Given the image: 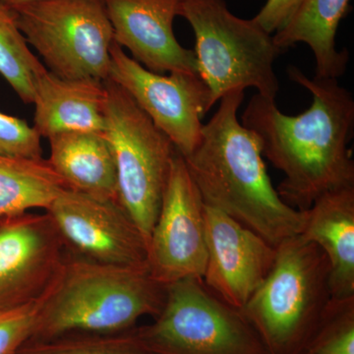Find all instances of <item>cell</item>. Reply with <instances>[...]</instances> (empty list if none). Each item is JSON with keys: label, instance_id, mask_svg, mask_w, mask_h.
<instances>
[{"label": "cell", "instance_id": "obj_1", "mask_svg": "<svg viewBox=\"0 0 354 354\" xmlns=\"http://www.w3.org/2000/svg\"><path fill=\"white\" fill-rule=\"evenodd\" d=\"M288 78L313 97L304 113L286 115L274 100L256 94L241 114L243 127L257 134L263 156L285 174L279 197L305 212L330 191L354 186V160L348 148L354 128V100L337 79L309 78L297 66Z\"/></svg>", "mask_w": 354, "mask_h": 354}, {"label": "cell", "instance_id": "obj_2", "mask_svg": "<svg viewBox=\"0 0 354 354\" xmlns=\"http://www.w3.org/2000/svg\"><path fill=\"white\" fill-rule=\"evenodd\" d=\"M244 91H232L203 125L199 145L184 158L207 206L220 209L277 247L301 234L306 211L291 208L272 186L259 137L237 113Z\"/></svg>", "mask_w": 354, "mask_h": 354}, {"label": "cell", "instance_id": "obj_3", "mask_svg": "<svg viewBox=\"0 0 354 354\" xmlns=\"http://www.w3.org/2000/svg\"><path fill=\"white\" fill-rule=\"evenodd\" d=\"M165 286L147 267L101 264L67 253L41 299L30 341L69 334H116L155 318L164 306Z\"/></svg>", "mask_w": 354, "mask_h": 354}, {"label": "cell", "instance_id": "obj_4", "mask_svg": "<svg viewBox=\"0 0 354 354\" xmlns=\"http://www.w3.org/2000/svg\"><path fill=\"white\" fill-rule=\"evenodd\" d=\"M330 264L301 235L277 246L271 271L241 309L269 354H300L329 305Z\"/></svg>", "mask_w": 354, "mask_h": 354}, {"label": "cell", "instance_id": "obj_5", "mask_svg": "<svg viewBox=\"0 0 354 354\" xmlns=\"http://www.w3.org/2000/svg\"><path fill=\"white\" fill-rule=\"evenodd\" d=\"M179 16L194 32L198 70L212 106L237 88H253L266 99L276 100L279 82L274 64L283 51L272 35L253 19L230 12L225 0H183Z\"/></svg>", "mask_w": 354, "mask_h": 354}, {"label": "cell", "instance_id": "obj_6", "mask_svg": "<svg viewBox=\"0 0 354 354\" xmlns=\"http://www.w3.org/2000/svg\"><path fill=\"white\" fill-rule=\"evenodd\" d=\"M104 85V133L113 149L118 201L148 244L177 150L124 88L109 79Z\"/></svg>", "mask_w": 354, "mask_h": 354}, {"label": "cell", "instance_id": "obj_7", "mask_svg": "<svg viewBox=\"0 0 354 354\" xmlns=\"http://www.w3.org/2000/svg\"><path fill=\"white\" fill-rule=\"evenodd\" d=\"M132 330L153 354H269L241 310L216 297L202 279L165 286L153 322Z\"/></svg>", "mask_w": 354, "mask_h": 354}, {"label": "cell", "instance_id": "obj_8", "mask_svg": "<svg viewBox=\"0 0 354 354\" xmlns=\"http://www.w3.org/2000/svg\"><path fill=\"white\" fill-rule=\"evenodd\" d=\"M11 9L51 73L108 80L114 38L102 0H32Z\"/></svg>", "mask_w": 354, "mask_h": 354}, {"label": "cell", "instance_id": "obj_9", "mask_svg": "<svg viewBox=\"0 0 354 354\" xmlns=\"http://www.w3.org/2000/svg\"><path fill=\"white\" fill-rule=\"evenodd\" d=\"M205 207L185 160L176 151L147 244V269L160 285L203 279L207 263Z\"/></svg>", "mask_w": 354, "mask_h": 354}, {"label": "cell", "instance_id": "obj_10", "mask_svg": "<svg viewBox=\"0 0 354 354\" xmlns=\"http://www.w3.org/2000/svg\"><path fill=\"white\" fill-rule=\"evenodd\" d=\"M109 79L131 95L183 158L194 152L201 140L202 118L213 108L201 77L180 72L167 76L155 73L128 57L114 41Z\"/></svg>", "mask_w": 354, "mask_h": 354}, {"label": "cell", "instance_id": "obj_11", "mask_svg": "<svg viewBox=\"0 0 354 354\" xmlns=\"http://www.w3.org/2000/svg\"><path fill=\"white\" fill-rule=\"evenodd\" d=\"M67 253L101 264L147 267V241L120 202L64 189L46 209Z\"/></svg>", "mask_w": 354, "mask_h": 354}, {"label": "cell", "instance_id": "obj_12", "mask_svg": "<svg viewBox=\"0 0 354 354\" xmlns=\"http://www.w3.org/2000/svg\"><path fill=\"white\" fill-rule=\"evenodd\" d=\"M66 255L46 212L0 218V310L41 300Z\"/></svg>", "mask_w": 354, "mask_h": 354}, {"label": "cell", "instance_id": "obj_13", "mask_svg": "<svg viewBox=\"0 0 354 354\" xmlns=\"http://www.w3.org/2000/svg\"><path fill=\"white\" fill-rule=\"evenodd\" d=\"M207 263L203 283L242 309L271 271L277 247L220 209L205 207Z\"/></svg>", "mask_w": 354, "mask_h": 354}, {"label": "cell", "instance_id": "obj_14", "mask_svg": "<svg viewBox=\"0 0 354 354\" xmlns=\"http://www.w3.org/2000/svg\"><path fill=\"white\" fill-rule=\"evenodd\" d=\"M113 38L133 59L158 74L199 75L194 50L183 48L174 32L183 0H102ZM200 76V75H199Z\"/></svg>", "mask_w": 354, "mask_h": 354}, {"label": "cell", "instance_id": "obj_15", "mask_svg": "<svg viewBox=\"0 0 354 354\" xmlns=\"http://www.w3.org/2000/svg\"><path fill=\"white\" fill-rule=\"evenodd\" d=\"M106 101L102 81L60 78L46 68L35 87L32 127L46 139L72 131L104 132Z\"/></svg>", "mask_w": 354, "mask_h": 354}, {"label": "cell", "instance_id": "obj_16", "mask_svg": "<svg viewBox=\"0 0 354 354\" xmlns=\"http://www.w3.org/2000/svg\"><path fill=\"white\" fill-rule=\"evenodd\" d=\"M300 235L329 261L332 298L354 297V186L318 198L306 211Z\"/></svg>", "mask_w": 354, "mask_h": 354}, {"label": "cell", "instance_id": "obj_17", "mask_svg": "<svg viewBox=\"0 0 354 354\" xmlns=\"http://www.w3.org/2000/svg\"><path fill=\"white\" fill-rule=\"evenodd\" d=\"M48 140V162L67 189L120 202L113 149L104 132H66Z\"/></svg>", "mask_w": 354, "mask_h": 354}, {"label": "cell", "instance_id": "obj_18", "mask_svg": "<svg viewBox=\"0 0 354 354\" xmlns=\"http://www.w3.org/2000/svg\"><path fill=\"white\" fill-rule=\"evenodd\" d=\"M349 0H302L288 24L272 35L274 44L285 53L299 43L313 51L317 78L339 79L349 62L348 50L335 44L337 28L348 9Z\"/></svg>", "mask_w": 354, "mask_h": 354}, {"label": "cell", "instance_id": "obj_19", "mask_svg": "<svg viewBox=\"0 0 354 354\" xmlns=\"http://www.w3.org/2000/svg\"><path fill=\"white\" fill-rule=\"evenodd\" d=\"M64 189L48 160L0 153V218L46 211Z\"/></svg>", "mask_w": 354, "mask_h": 354}, {"label": "cell", "instance_id": "obj_20", "mask_svg": "<svg viewBox=\"0 0 354 354\" xmlns=\"http://www.w3.org/2000/svg\"><path fill=\"white\" fill-rule=\"evenodd\" d=\"M30 50L12 9L0 1V75L24 104L34 102L37 78L46 69Z\"/></svg>", "mask_w": 354, "mask_h": 354}, {"label": "cell", "instance_id": "obj_21", "mask_svg": "<svg viewBox=\"0 0 354 354\" xmlns=\"http://www.w3.org/2000/svg\"><path fill=\"white\" fill-rule=\"evenodd\" d=\"M17 354H153L133 330L116 334H69L28 341Z\"/></svg>", "mask_w": 354, "mask_h": 354}, {"label": "cell", "instance_id": "obj_22", "mask_svg": "<svg viewBox=\"0 0 354 354\" xmlns=\"http://www.w3.org/2000/svg\"><path fill=\"white\" fill-rule=\"evenodd\" d=\"M300 354H354V297L330 299Z\"/></svg>", "mask_w": 354, "mask_h": 354}, {"label": "cell", "instance_id": "obj_23", "mask_svg": "<svg viewBox=\"0 0 354 354\" xmlns=\"http://www.w3.org/2000/svg\"><path fill=\"white\" fill-rule=\"evenodd\" d=\"M41 299L15 308L0 310V354H17L31 339Z\"/></svg>", "mask_w": 354, "mask_h": 354}, {"label": "cell", "instance_id": "obj_24", "mask_svg": "<svg viewBox=\"0 0 354 354\" xmlns=\"http://www.w3.org/2000/svg\"><path fill=\"white\" fill-rule=\"evenodd\" d=\"M41 138L27 121L0 111V153L2 155L41 158Z\"/></svg>", "mask_w": 354, "mask_h": 354}, {"label": "cell", "instance_id": "obj_25", "mask_svg": "<svg viewBox=\"0 0 354 354\" xmlns=\"http://www.w3.org/2000/svg\"><path fill=\"white\" fill-rule=\"evenodd\" d=\"M301 2L302 0H267L253 20L264 31L274 35L288 24Z\"/></svg>", "mask_w": 354, "mask_h": 354}, {"label": "cell", "instance_id": "obj_26", "mask_svg": "<svg viewBox=\"0 0 354 354\" xmlns=\"http://www.w3.org/2000/svg\"><path fill=\"white\" fill-rule=\"evenodd\" d=\"M0 1L3 2L9 8H14V7H17L21 6V4L26 3V2L32 1V0H0Z\"/></svg>", "mask_w": 354, "mask_h": 354}]
</instances>
